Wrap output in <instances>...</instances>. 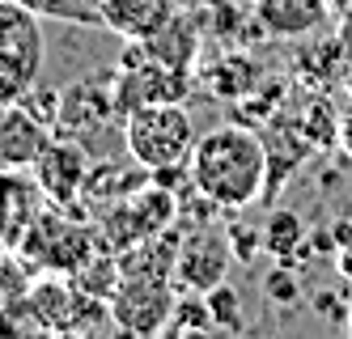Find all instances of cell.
<instances>
[{
  "label": "cell",
  "mask_w": 352,
  "mask_h": 339,
  "mask_svg": "<svg viewBox=\"0 0 352 339\" xmlns=\"http://www.w3.org/2000/svg\"><path fill=\"white\" fill-rule=\"evenodd\" d=\"M89 149L72 136H56L47 140V149L38 153L34 170V187L52 199V208H77L81 204V187L89 178Z\"/></svg>",
  "instance_id": "cell-7"
},
{
  "label": "cell",
  "mask_w": 352,
  "mask_h": 339,
  "mask_svg": "<svg viewBox=\"0 0 352 339\" xmlns=\"http://www.w3.org/2000/svg\"><path fill=\"white\" fill-rule=\"evenodd\" d=\"M259 233H263V250L276 259V263H293L310 242V229H306L297 208H272L267 221L259 225Z\"/></svg>",
  "instance_id": "cell-12"
},
{
  "label": "cell",
  "mask_w": 352,
  "mask_h": 339,
  "mask_svg": "<svg viewBox=\"0 0 352 339\" xmlns=\"http://www.w3.org/2000/svg\"><path fill=\"white\" fill-rule=\"evenodd\" d=\"M263 297H272L276 305H297V301H301V280L293 276V263H280L276 272H267Z\"/></svg>",
  "instance_id": "cell-17"
},
{
  "label": "cell",
  "mask_w": 352,
  "mask_h": 339,
  "mask_svg": "<svg viewBox=\"0 0 352 339\" xmlns=\"http://www.w3.org/2000/svg\"><path fill=\"white\" fill-rule=\"evenodd\" d=\"M98 21L123 43H148L179 13V0H94Z\"/></svg>",
  "instance_id": "cell-8"
},
{
  "label": "cell",
  "mask_w": 352,
  "mask_h": 339,
  "mask_svg": "<svg viewBox=\"0 0 352 339\" xmlns=\"http://www.w3.org/2000/svg\"><path fill=\"white\" fill-rule=\"evenodd\" d=\"M148 56H157V60H166V64H174V68H191L195 64V51H199V34H195V21L179 9L162 30L148 39V43H140Z\"/></svg>",
  "instance_id": "cell-13"
},
{
  "label": "cell",
  "mask_w": 352,
  "mask_h": 339,
  "mask_svg": "<svg viewBox=\"0 0 352 339\" xmlns=\"http://www.w3.org/2000/svg\"><path fill=\"white\" fill-rule=\"evenodd\" d=\"M230 229V246H234V259L238 263H250L259 250H263V233L250 229V225H225Z\"/></svg>",
  "instance_id": "cell-18"
},
{
  "label": "cell",
  "mask_w": 352,
  "mask_h": 339,
  "mask_svg": "<svg viewBox=\"0 0 352 339\" xmlns=\"http://www.w3.org/2000/svg\"><path fill=\"white\" fill-rule=\"evenodd\" d=\"M98 246H102V242H98V233H89V229L77 225V221H64V208L30 217V229H26V259H30L34 267L72 276L77 267H85L89 259L98 254Z\"/></svg>",
  "instance_id": "cell-5"
},
{
  "label": "cell",
  "mask_w": 352,
  "mask_h": 339,
  "mask_svg": "<svg viewBox=\"0 0 352 339\" xmlns=\"http://www.w3.org/2000/svg\"><path fill=\"white\" fill-rule=\"evenodd\" d=\"M230 263H234L230 229L204 221L199 229L183 233L179 259H174V280H179L187 293H208V289H217V284H225Z\"/></svg>",
  "instance_id": "cell-6"
},
{
  "label": "cell",
  "mask_w": 352,
  "mask_h": 339,
  "mask_svg": "<svg viewBox=\"0 0 352 339\" xmlns=\"http://www.w3.org/2000/svg\"><path fill=\"white\" fill-rule=\"evenodd\" d=\"M148 182V170L132 157V153H123V162L107 157L102 166H89V178L81 187V204H89L94 217H102L107 208H115L119 199H128L132 191H140Z\"/></svg>",
  "instance_id": "cell-11"
},
{
  "label": "cell",
  "mask_w": 352,
  "mask_h": 339,
  "mask_svg": "<svg viewBox=\"0 0 352 339\" xmlns=\"http://www.w3.org/2000/svg\"><path fill=\"white\" fill-rule=\"evenodd\" d=\"M238 5H255V0H238Z\"/></svg>",
  "instance_id": "cell-21"
},
{
  "label": "cell",
  "mask_w": 352,
  "mask_h": 339,
  "mask_svg": "<svg viewBox=\"0 0 352 339\" xmlns=\"http://www.w3.org/2000/svg\"><path fill=\"white\" fill-rule=\"evenodd\" d=\"M314 301H318V305H314L318 314H336V318H348V309H344V301H340L336 293H318Z\"/></svg>",
  "instance_id": "cell-19"
},
{
  "label": "cell",
  "mask_w": 352,
  "mask_h": 339,
  "mask_svg": "<svg viewBox=\"0 0 352 339\" xmlns=\"http://www.w3.org/2000/svg\"><path fill=\"white\" fill-rule=\"evenodd\" d=\"M187 174L195 195L221 208V217H234L242 208L259 204L267 191V144L259 127L246 123H221L195 140Z\"/></svg>",
  "instance_id": "cell-1"
},
{
  "label": "cell",
  "mask_w": 352,
  "mask_h": 339,
  "mask_svg": "<svg viewBox=\"0 0 352 339\" xmlns=\"http://www.w3.org/2000/svg\"><path fill=\"white\" fill-rule=\"evenodd\" d=\"M52 140V127L43 119H34L21 102L13 107H0V174L26 170L38 162V153Z\"/></svg>",
  "instance_id": "cell-9"
},
{
  "label": "cell",
  "mask_w": 352,
  "mask_h": 339,
  "mask_svg": "<svg viewBox=\"0 0 352 339\" xmlns=\"http://www.w3.org/2000/svg\"><path fill=\"white\" fill-rule=\"evenodd\" d=\"M179 208H183V195H174V191L157 187V182L148 178L140 191H132L128 199H119L115 208H107V212L98 217V233H102L98 242L115 254H123V250L148 242L153 233L170 229L179 221Z\"/></svg>",
  "instance_id": "cell-3"
},
{
  "label": "cell",
  "mask_w": 352,
  "mask_h": 339,
  "mask_svg": "<svg viewBox=\"0 0 352 339\" xmlns=\"http://www.w3.org/2000/svg\"><path fill=\"white\" fill-rule=\"evenodd\" d=\"M340 149H344V157L352 162V107L340 115Z\"/></svg>",
  "instance_id": "cell-20"
},
{
  "label": "cell",
  "mask_w": 352,
  "mask_h": 339,
  "mask_svg": "<svg viewBox=\"0 0 352 339\" xmlns=\"http://www.w3.org/2000/svg\"><path fill=\"white\" fill-rule=\"evenodd\" d=\"M250 13L267 39H310L331 21L327 0H255Z\"/></svg>",
  "instance_id": "cell-10"
},
{
  "label": "cell",
  "mask_w": 352,
  "mask_h": 339,
  "mask_svg": "<svg viewBox=\"0 0 352 339\" xmlns=\"http://www.w3.org/2000/svg\"><path fill=\"white\" fill-rule=\"evenodd\" d=\"M204 301H208V314H212V327L217 331H242L246 327V318H242V297H238L234 284H217V289L204 293Z\"/></svg>",
  "instance_id": "cell-15"
},
{
  "label": "cell",
  "mask_w": 352,
  "mask_h": 339,
  "mask_svg": "<svg viewBox=\"0 0 352 339\" xmlns=\"http://www.w3.org/2000/svg\"><path fill=\"white\" fill-rule=\"evenodd\" d=\"M34 76H38V68H30L13 51H0V107H13V102L26 98L34 89Z\"/></svg>",
  "instance_id": "cell-14"
},
{
  "label": "cell",
  "mask_w": 352,
  "mask_h": 339,
  "mask_svg": "<svg viewBox=\"0 0 352 339\" xmlns=\"http://www.w3.org/2000/svg\"><path fill=\"white\" fill-rule=\"evenodd\" d=\"M191 331H217V327H212V314H208L204 293H199V297H183L179 305H174L170 335H191Z\"/></svg>",
  "instance_id": "cell-16"
},
{
  "label": "cell",
  "mask_w": 352,
  "mask_h": 339,
  "mask_svg": "<svg viewBox=\"0 0 352 339\" xmlns=\"http://www.w3.org/2000/svg\"><path fill=\"white\" fill-rule=\"evenodd\" d=\"M195 140V119L183 102H144L123 115V153H132L144 170L187 162Z\"/></svg>",
  "instance_id": "cell-2"
},
{
  "label": "cell",
  "mask_w": 352,
  "mask_h": 339,
  "mask_svg": "<svg viewBox=\"0 0 352 339\" xmlns=\"http://www.w3.org/2000/svg\"><path fill=\"white\" fill-rule=\"evenodd\" d=\"M348 331H352V314H348Z\"/></svg>",
  "instance_id": "cell-22"
},
{
  "label": "cell",
  "mask_w": 352,
  "mask_h": 339,
  "mask_svg": "<svg viewBox=\"0 0 352 339\" xmlns=\"http://www.w3.org/2000/svg\"><path fill=\"white\" fill-rule=\"evenodd\" d=\"M174 305H179V297H174L170 276L123 272L119 289L111 297V327L123 335H162L170 331Z\"/></svg>",
  "instance_id": "cell-4"
}]
</instances>
